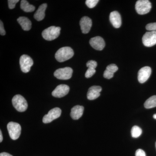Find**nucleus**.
I'll return each instance as SVG.
<instances>
[{
    "label": "nucleus",
    "mask_w": 156,
    "mask_h": 156,
    "mask_svg": "<svg viewBox=\"0 0 156 156\" xmlns=\"http://www.w3.org/2000/svg\"><path fill=\"white\" fill-rule=\"evenodd\" d=\"M106 69L114 73L118 70V67L115 64H111L107 66Z\"/></svg>",
    "instance_id": "nucleus-25"
},
{
    "label": "nucleus",
    "mask_w": 156,
    "mask_h": 156,
    "mask_svg": "<svg viewBox=\"0 0 156 156\" xmlns=\"http://www.w3.org/2000/svg\"><path fill=\"white\" fill-rule=\"evenodd\" d=\"M0 34L1 35H5L6 34V32L5 31V28H4V25H3V22L2 20L0 21Z\"/></svg>",
    "instance_id": "nucleus-30"
},
{
    "label": "nucleus",
    "mask_w": 156,
    "mask_h": 156,
    "mask_svg": "<svg viewBox=\"0 0 156 156\" xmlns=\"http://www.w3.org/2000/svg\"><path fill=\"white\" fill-rule=\"evenodd\" d=\"M61 28L58 27L51 26L46 29L42 32V37L45 40L53 41L58 37L60 34Z\"/></svg>",
    "instance_id": "nucleus-2"
},
{
    "label": "nucleus",
    "mask_w": 156,
    "mask_h": 156,
    "mask_svg": "<svg viewBox=\"0 0 156 156\" xmlns=\"http://www.w3.org/2000/svg\"><path fill=\"white\" fill-rule=\"evenodd\" d=\"M135 156H146L145 152L143 150L139 149L137 150L135 153Z\"/></svg>",
    "instance_id": "nucleus-29"
},
{
    "label": "nucleus",
    "mask_w": 156,
    "mask_h": 156,
    "mask_svg": "<svg viewBox=\"0 0 156 156\" xmlns=\"http://www.w3.org/2000/svg\"><path fill=\"white\" fill-rule=\"evenodd\" d=\"M80 26L83 33H88L92 26V20L89 17L85 16L80 20Z\"/></svg>",
    "instance_id": "nucleus-13"
},
{
    "label": "nucleus",
    "mask_w": 156,
    "mask_h": 156,
    "mask_svg": "<svg viewBox=\"0 0 156 156\" xmlns=\"http://www.w3.org/2000/svg\"><path fill=\"white\" fill-rule=\"evenodd\" d=\"M153 118L154 119H156V114H155L154 115Z\"/></svg>",
    "instance_id": "nucleus-33"
},
{
    "label": "nucleus",
    "mask_w": 156,
    "mask_h": 156,
    "mask_svg": "<svg viewBox=\"0 0 156 156\" xmlns=\"http://www.w3.org/2000/svg\"><path fill=\"white\" fill-rule=\"evenodd\" d=\"M47 4H43L39 6L38 9L34 14V18L37 21H41L44 18L45 11L47 8Z\"/></svg>",
    "instance_id": "nucleus-17"
},
{
    "label": "nucleus",
    "mask_w": 156,
    "mask_h": 156,
    "mask_svg": "<svg viewBox=\"0 0 156 156\" xmlns=\"http://www.w3.org/2000/svg\"><path fill=\"white\" fill-rule=\"evenodd\" d=\"M32 58L28 55H23L20 58V69L23 72L27 73L30 71L31 67L33 65Z\"/></svg>",
    "instance_id": "nucleus-7"
},
{
    "label": "nucleus",
    "mask_w": 156,
    "mask_h": 156,
    "mask_svg": "<svg viewBox=\"0 0 156 156\" xmlns=\"http://www.w3.org/2000/svg\"><path fill=\"white\" fill-rule=\"evenodd\" d=\"M18 2H19L18 0H9L8 3H9V9H14L16 6V4Z\"/></svg>",
    "instance_id": "nucleus-27"
},
{
    "label": "nucleus",
    "mask_w": 156,
    "mask_h": 156,
    "mask_svg": "<svg viewBox=\"0 0 156 156\" xmlns=\"http://www.w3.org/2000/svg\"><path fill=\"white\" fill-rule=\"evenodd\" d=\"M17 20L23 30L28 31L31 28V22L27 17H20L17 19Z\"/></svg>",
    "instance_id": "nucleus-18"
},
{
    "label": "nucleus",
    "mask_w": 156,
    "mask_h": 156,
    "mask_svg": "<svg viewBox=\"0 0 156 156\" xmlns=\"http://www.w3.org/2000/svg\"><path fill=\"white\" fill-rule=\"evenodd\" d=\"M110 21L114 27L119 28L122 25V18L119 13L117 11H113L110 14Z\"/></svg>",
    "instance_id": "nucleus-15"
},
{
    "label": "nucleus",
    "mask_w": 156,
    "mask_h": 156,
    "mask_svg": "<svg viewBox=\"0 0 156 156\" xmlns=\"http://www.w3.org/2000/svg\"><path fill=\"white\" fill-rule=\"evenodd\" d=\"M69 91V87L67 85L61 84L58 85L52 92V95L56 98L64 97L68 94Z\"/></svg>",
    "instance_id": "nucleus-11"
},
{
    "label": "nucleus",
    "mask_w": 156,
    "mask_h": 156,
    "mask_svg": "<svg viewBox=\"0 0 156 156\" xmlns=\"http://www.w3.org/2000/svg\"><path fill=\"white\" fill-rule=\"evenodd\" d=\"M151 74V69L149 66H144L139 70L138 80L140 83H144L148 80Z\"/></svg>",
    "instance_id": "nucleus-10"
},
{
    "label": "nucleus",
    "mask_w": 156,
    "mask_h": 156,
    "mask_svg": "<svg viewBox=\"0 0 156 156\" xmlns=\"http://www.w3.org/2000/svg\"><path fill=\"white\" fill-rule=\"evenodd\" d=\"M61 110L59 108H55L50 110L47 115L43 117V122L45 124L51 122L52 121L59 118L61 114Z\"/></svg>",
    "instance_id": "nucleus-8"
},
{
    "label": "nucleus",
    "mask_w": 156,
    "mask_h": 156,
    "mask_svg": "<svg viewBox=\"0 0 156 156\" xmlns=\"http://www.w3.org/2000/svg\"><path fill=\"white\" fill-rule=\"evenodd\" d=\"M12 102L13 106L17 111L23 112L27 109L28 107L27 101L22 95H15L12 98Z\"/></svg>",
    "instance_id": "nucleus-3"
},
{
    "label": "nucleus",
    "mask_w": 156,
    "mask_h": 156,
    "mask_svg": "<svg viewBox=\"0 0 156 156\" xmlns=\"http://www.w3.org/2000/svg\"><path fill=\"white\" fill-rule=\"evenodd\" d=\"M87 67H88V68L95 69L97 66V63L96 61H94V60H90V61H89L87 62Z\"/></svg>",
    "instance_id": "nucleus-26"
},
{
    "label": "nucleus",
    "mask_w": 156,
    "mask_h": 156,
    "mask_svg": "<svg viewBox=\"0 0 156 156\" xmlns=\"http://www.w3.org/2000/svg\"><path fill=\"white\" fill-rule=\"evenodd\" d=\"M98 2V0H87L86 4L89 9H92L96 5Z\"/></svg>",
    "instance_id": "nucleus-22"
},
{
    "label": "nucleus",
    "mask_w": 156,
    "mask_h": 156,
    "mask_svg": "<svg viewBox=\"0 0 156 156\" xmlns=\"http://www.w3.org/2000/svg\"><path fill=\"white\" fill-rule=\"evenodd\" d=\"M73 73L71 68L66 67L56 70L54 73V76L59 80H67L72 77Z\"/></svg>",
    "instance_id": "nucleus-6"
},
{
    "label": "nucleus",
    "mask_w": 156,
    "mask_h": 156,
    "mask_svg": "<svg viewBox=\"0 0 156 156\" xmlns=\"http://www.w3.org/2000/svg\"><path fill=\"white\" fill-rule=\"evenodd\" d=\"M151 4L148 0H139L135 5L136 12L140 15L147 14L151 9Z\"/></svg>",
    "instance_id": "nucleus-4"
},
{
    "label": "nucleus",
    "mask_w": 156,
    "mask_h": 156,
    "mask_svg": "<svg viewBox=\"0 0 156 156\" xmlns=\"http://www.w3.org/2000/svg\"><path fill=\"white\" fill-rule=\"evenodd\" d=\"M84 108L83 106L76 105L71 109L70 115L74 120H78L83 115Z\"/></svg>",
    "instance_id": "nucleus-16"
},
{
    "label": "nucleus",
    "mask_w": 156,
    "mask_h": 156,
    "mask_svg": "<svg viewBox=\"0 0 156 156\" xmlns=\"http://www.w3.org/2000/svg\"><path fill=\"white\" fill-rule=\"evenodd\" d=\"M8 131L10 137L13 140H16L19 138L21 134V126L18 123L10 122L7 126Z\"/></svg>",
    "instance_id": "nucleus-5"
},
{
    "label": "nucleus",
    "mask_w": 156,
    "mask_h": 156,
    "mask_svg": "<svg viewBox=\"0 0 156 156\" xmlns=\"http://www.w3.org/2000/svg\"><path fill=\"white\" fill-rule=\"evenodd\" d=\"M103 76L106 79H111L114 76V73L106 69L104 73Z\"/></svg>",
    "instance_id": "nucleus-28"
},
{
    "label": "nucleus",
    "mask_w": 156,
    "mask_h": 156,
    "mask_svg": "<svg viewBox=\"0 0 156 156\" xmlns=\"http://www.w3.org/2000/svg\"><path fill=\"white\" fill-rule=\"evenodd\" d=\"M89 44L92 48L98 50H102L105 45L104 40L99 36L94 37L90 39Z\"/></svg>",
    "instance_id": "nucleus-12"
},
{
    "label": "nucleus",
    "mask_w": 156,
    "mask_h": 156,
    "mask_svg": "<svg viewBox=\"0 0 156 156\" xmlns=\"http://www.w3.org/2000/svg\"><path fill=\"white\" fill-rule=\"evenodd\" d=\"M144 107L146 108H153L156 107V95H153L146 101L144 104Z\"/></svg>",
    "instance_id": "nucleus-20"
},
{
    "label": "nucleus",
    "mask_w": 156,
    "mask_h": 156,
    "mask_svg": "<svg viewBox=\"0 0 156 156\" xmlns=\"http://www.w3.org/2000/svg\"><path fill=\"white\" fill-rule=\"evenodd\" d=\"M144 45L147 47H151L156 44V31L146 33L142 37Z\"/></svg>",
    "instance_id": "nucleus-9"
},
{
    "label": "nucleus",
    "mask_w": 156,
    "mask_h": 156,
    "mask_svg": "<svg viewBox=\"0 0 156 156\" xmlns=\"http://www.w3.org/2000/svg\"><path fill=\"white\" fill-rule=\"evenodd\" d=\"M146 29L150 31H156V22L148 23L146 26Z\"/></svg>",
    "instance_id": "nucleus-24"
},
{
    "label": "nucleus",
    "mask_w": 156,
    "mask_h": 156,
    "mask_svg": "<svg viewBox=\"0 0 156 156\" xmlns=\"http://www.w3.org/2000/svg\"><path fill=\"white\" fill-rule=\"evenodd\" d=\"M142 132V129L138 126H133L131 130V136L134 138H137L141 135Z\"/></svg>",
    "instance_id": "nucleus-21"
},
{
    "label": "nucleus",
    "mask_w": 156,
    "mask_h": 156,
    "mask_svg": "<svg viewBox=\"0 0 156 156\" xmlns=\"http://www.w3.org/2000/svg\"><path fill=\"white\" fill-rule=\"evenodd\" d=\"M20 8L23 11L26 12H31L34 11L35 7L33 5L29 4L26 0H22L20 2Z\"/></svg>",
    "instance_id": "nucleus-19"
},
{
    "label": "nucleus",
    "mask_w": 156,
    "mask_h": 156,
    "mask_svg": "<svg viewBox=\"0 0 156 156\" xmlns=\"http://www.w3.org/2000/svg\"><path fill=\"white\" fill-rule=\"evenodd\" d=\"M73 55L74 51L71 48L63 47L57 50L55 54V58L59 62H63L71 58Z\"/></svg>",
    "instance_id": "nucleus-1"
},
{
    "label": "nucleus",
    "mask_w": 156,
    "mask_h": 156,
    "mask_svg": "<svg viewBox=\"0 0 156 156\" xmlns=\"http://www.w3.org/2000/svg\"><path fill=\"white\" fill-rule=\"evenodd\" d=\"M95 72H96L95 69L92 68H88L87 72H86V73H85V77L87 78L91 77L94 75Z\"/></svg>",
    "instance_id": "nucleus-23"
},
{
    "label": "nucleus",
    "mask_w": 156,
    "mask_h": 156,
    "mask_svg": "<svg viewBox=\"0 0 156 156\" xmlns=\"http://www.w3.org/2000/svg\"><path fill=\"white\" fill-rule=\"evenodd\" d=\"M0 156H13L8 153L3 152L0 154Z\"/></svg>",
    "instance_id": "nucleus-31"
},
{
    "label": "nucleus",
    "mask_w": 156,
    "mask_h": 156,
    "mask_svg": "<svg viewBox=\"0 0 156 156\" xmlns=\"http://www.w3.org/2000/svg\"><path fill=\"white\" fill-rule=\"evenodd\" d=\"M3 140V136L2 134V131H0V142H2Z\"/></svg>",
    "instance_id": "nucleus-32"
},
{
    "label": "nucleus",
    "mask_w": 156,
    "mask_h": 156,
    "mask_svg": "<svg viewBox=\"0 0 156 156\" xmlns=\"http://www.w3.org/2000/svg\"><path fill=\"white\" fill-rule=\"evenodd\" d=\"M102 88L99 86H92L89 88L87 93V97L89 100H93L99 97Z\"/></svg>",
    "instance_id": "nucleus-14"
},
{
    "label": "nucleus",
    "mask_w": 156,
    "mask_h": 156,
    "mask_svg": "<svg viewBox=\"0 0 156 156\" xmlns=\"http://www.w3.org/2000/svg\"><path fill=\"white\" fill-rule=\"evenodd\" d=\"M155 145H156V144H155Z\"/></svg>",
    "instance_id": "nucleus-34"
}]
</instances>
